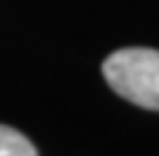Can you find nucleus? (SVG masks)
<instances>
[{
  "instance_id": "nucleus-1",
  "label": "nucleus",
  "mask_w": 159,
  "mask_h": 156,
  "mask_svg": "<svg viewBox=\"0 0 159 156\" xmlns=\"http://www.w3.org/2000/svg\"><path fill=\"white\" fill-rule=\"evenodd\" d=\"M103 75L115 93L145 110H159V51L129 47L110 54Z\"/></svg>"
},
{
  "instance_id": "nucleus-2",
  "label": "nucleus",
  "mask_w": 159,
  "mask_h": 156,
  "mask_svg": "<svg viewBox=\"0 0 159 156\" xmlns=\"http://www.w3.org/2000/svg\"><path fill=\"white\" fill-rule=\"evenodd\" d=\"M0 156H38V151L26 135L0 124Z\"/></svg>"
}]
</instances>
